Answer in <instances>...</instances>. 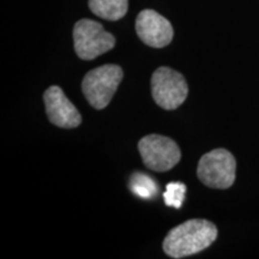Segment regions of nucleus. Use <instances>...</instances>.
Instances as JSON below:
<instances>
[{
	"label": "nucleus",
	"instance_id": "f257e3e1",
	"mask_svg": "<svg viewBox=\"0 0 259 259\" xmlns=\"http://www.w3.org/2000/svg\"><path fill=\"white\" fill-rule=\"evenodd\" d=\"M218 239V228L208 220L193 219L174 227L163 241V251L180 259L208 248Z\"/></svg>",
	"mask_w": 259,
	"mask_h": 259
},
{
	"label": "nucleus",
	"instance_id": "f03ea898",
	"mask_svg": "<svg viewBox=\"0 0 259 259\" xmlns=\"http://www.w3.org/2000/svg\"><path fill=\"white\" fill-rule=\"evenodd\" d=\"M122 79V70L114 64L96 67L84 76L82 92L89 105L103 109L109 105Z\"/></svg>",
	"mask_w": 259,
	"mask_h": 259
},
{
	"label": "nucleus",
	"instance_id": "7ed1b4c3",
	"mask_svg": "<svg viewBox=\"0 0 259 259\" xmlns=\"http://www.w3.org/2000/svg\"><path fill=\"white\" fill-rule=\"evenodd\" d=\"M74 51L82 60H93L115 46V37L99 22L80 19L73 28Z\"/></svg>",
	"mask_w": 259,
	"mask_h": 259
},
{
	"label": "nucleus",
	"instance_id": "20e7f679",
	"mask_svg": "<svg viewBox=\"0 0 259 259\" xmlns=\"http://www.w3.org/2000/svg\"><path fill=\"white\" fill-rule=\"evenodd\" d=\"M235 171V158L226 149H215L203 155L197 168V174L204 185L220 190L228 189L234 184Z\"/></svg>",
	"mask_w": 259,
	"mask_h": 259
},
{
	"label": "nucleus",
	"instance_id": "39448f33",
	"mask_svg": "<svg viewBox=\"0 0 259 259\" xmlns=\"http://www.w3.org/2000/svg\"><path fill=\"white\" fill-rule=\"evenodd\" d=\"M151 94L157 106L173 111L186 100L189 85L180 72L169 67H158L151 77Z\"/></svg>",
	"mask_w": 259,
	"mask_h": 259
},
{
	"label": "nucleus",
	"instance_id": "423d86ee",
	"mask_svg": "<svg viewBox=\"0 0 259 259\" xmlns=\"http://www.w3.org/2000/svg\"><path fill=\"white\" fill-rule=\"evenodd\" d=\"M138 150L144 164L155 171H167L179 163L181 153L173 139L161 135H149L139 141Z\"/></svg>",
	"mask_w": 259,
	"mask_h": 259
},
{
	"label": "nucleus",
	"instance_id": "0eeeda50",
	"mask_svg": "<svg viewBox=\"0 0 259 259\" xmlns=\"http://www.w3.org/2000/svg\"><path fill=\"white\" fill-rule=\"evenodd\" d=\"M136 31L145 45L154 48L168 46L174 34L170 22L149 9L139 12L136 19Z\"/></svg>",
	"mask_w": 259,
	"mask_h": 259
},
{
	"label": "nucleus",
	"instance_id": "6e6552de",
	"mask_svg": "<svg viewBox=\"0 0 259 259\" xmlns=\"http://www.w3.org/2000/svg\"><path fill=\"white\" fill-rule=\"evenodd\" d=\"M44 100L47 116L53 125L63 128H73L82 122L78 109L59 87H50L44 94Z\"/></svg>",
	"mask_w": 259,
	"mask_h": 259
},
{
	"label": "nucleus",
	"instance_id": "1a4fd4ad",
	"mask_svg": "<svg viewBox=\"0 0 259 259\" xmlns=\"http://www.w3.org/2000/svg\"><path fill=\"white\" fill-rule=\"evenodd\" d=\"M89 9L97 17L118 21L127 12L128 0H89Z\"/></svg>",
	"mask_w": 259,
	"mask_h": 259
},
{
	"label": "nucleus",
	"instance_id": "9d476101",
	"mask_svg": "<svg viewBox=\"0 0 259 259\" xmlns=\"http://www.w3.org/2000/svg\"><path fill=\"white\" fill-rule=\"evenodd\" d=\"M130 189L132 192L141 198H153L157 193L156 183L151 179V177L145 176L143 173H135L130 179Z\"/></svg>",
	"mask_w": 259,
	"mask_h": 259
},
{
	"label": "nucleus",
	"instance_id": "9b49d317",
	"mask_svg": "<svg viewBox=\"0 0 259 259\" xmlns=\"http://www.w3.org/2000/svg\"><path fill=\"white\" fill-rule=\"evenodd\" d=\"M186 194V186L183 183H169L166 187V192L163 194L164 203L168 206H173V208L179 209L183 205L184 200H185Z\"/></svg>",
	"mask_w": 259,
	"mask_h": 259
}]
</instances>
